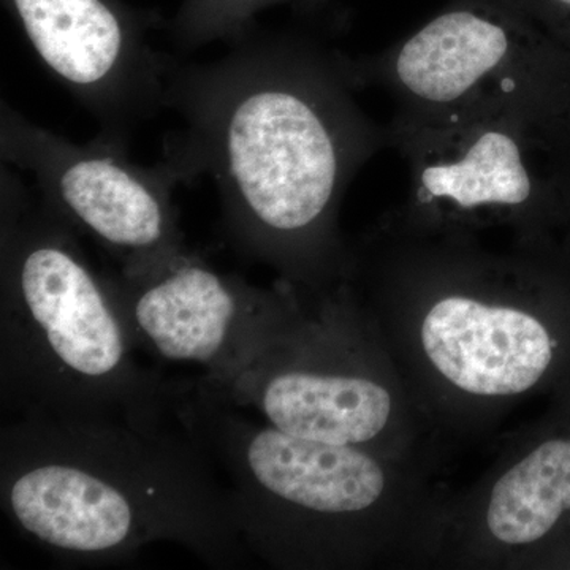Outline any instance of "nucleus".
Here are the masks:
<instances>
[{"mask_svg": "<svg viewBox=\"0 0 570 570\" xmlns=\"http://www.w3.org/2000/svg\"><path fill=\"white\" fill-rule=\"evenodd\" d=\"M209 62L171 59L164 108L178 115L165 163L209 176L239 253L285 284L341 268L335 224L354 176L389 142L356 102L354 61L299 37L250 29Z\"/></svg>", "mask_w": 570, "mask_h": 570, "instance_id": "f257e3e1", "label": "nucleus"}, {"mask_svg": "<svg viewBox=\"0 0 570 570\" xmlns=\"http://www.w3.org/2000/svg\"><path fill=\"white\" fill-rule=\"evenodd\" d=\"M0 505L66 561L111 564L156 542L216 569L246 561L227 490L179 425L18 417L0 433Z\"/></svg>", "mask_w": 570, "mask_h": 570, "instance_id": "f03ea898", "label": "nucleus"}, {"mask_svg": "<svg viewBox=\"0 0 570 570\" xmlns=\"http://www.w3.org/2000/svg\"><path fill=\"white\" fill-rule=\"evenodd\" d=\"M0 390L18 417L163 425L174 382L145 370L77 230L2 170Z\"/></svg>", "mask_w": 570, "mask_h": 570, "instance_id": "7ed1b4c3", "label": "nucleus"}, {"mask_svg": "<svg viewBox=\"0 0 570 570\" xmlns=\"http://www.w3.org/2000/svg\"><path fill=\"white\" fill-rule=\"evenodd\" d=\"M0 153L3 164L29 175L41 200L77 232L91 236L119 264V272L145 268L186 249L170 164L142 167L126 142L100 135L75 142L32 122L2 100Z\"/></svg>", "mask_w": 570, "mask_h": 570, "instance_id": "20e7f679", "label": "nucleus"}, {"mask_svg": "<svg viewBox=\"0 0 570 570\" xmlns=\"http://www.w3.org/2000/svg\"><path fill=\"white\" fill-rule=\"evenodd\" d=\"M520 85L438 121L392 122L389 142L407 164L412 217L441 227L517 223L551 204L546 153Z\"/></svg>", "mask_w": 570, "mask_h": 570, "instance_id": "39448f33", "label": "nucleus"}, {"mask_svg": "<svg viewBox=\"0 0 570 570\" xmlns=\"http://www.w3.org/2000/svg\"><path fill=\"white\" fill-rule=\"evenodd\" d=\"M107 283L135 348L200 366L194 381L204 387L230 382L292 328L284 294L225 275L187 249Z\"/></svg>", "mask_w": 570, "mask_h": 570, "instance_id": "423d86ee", "label": "nucleus"}, {"mask_svg": "<svg viewBox=\"0 0 570 570\" xmlns=\"http://www.w3.org/2000/svg\"><path fill=\"white\" fill-rule=\"evenodd\" d=\"M551 43L504 0H452L395 47L354 67L362 88L392 94L393 121H438L513 91Z\"/></svg>", "mask_w": 570, "mask_h": 570, "instance_id": "0eeeda50", "label": "nucleus"}, {"mask_svg": "<svg viewBox=\"0 0 570 570\" xmlns=\"http://www.w3.org/2000/svg\"><path fill=\"white\" fill-rule=\"evenodd\" d=\"M43 66L127 142L137 124L164 108L170 56L153 47L157 18L122 0H3Z\"/></svg>", "mask_w": 570, "mask_h": 570, "instance_id": "6e6552de", "label": "nucleus"}, {"mask_svg": "<svg viewBox=\"0 0 570 570\" xmlns=\"http://www.w3.org/2000/svg\"><path fill=\"white\" fill-rule=\"evenodd\" d=\"M194 384L236 407L258 412L284 433L325 444H367L392 415V396L384 385L311 363L299 352L294 354L284 335L227 384Z\"/></svg>", "mask_w": 570, "mask_h": 570, "instance_id": "1a4fd4ad", "label": "nucleus"}, {"mask_svg": "<svg viewBox=\"0 0 570 570\" xmlns=\"http://www.w3.org/2000/svg\"><path fill=\"white\" fill-rule=\"evenodd\" d=\"M420 335L439 373L471 395H520L538 384L553 358L554 343L539 318L469 295L436 299Z\"/></svg>", "mask_w": 570, "mask_h": 570, "instance_id": "9d476101", "label": "nucleus"}, {"mask_svg": "<svg viewBox=\"0 0 570 570\" xmlns=\"http://www.w3.org/2000/svg\"><path fill=\"white\" fill-rule=\"evenodd\" d=\"M570 510V441L543 442L494 483L487 524L499 542L527 546L546 538Z\"/></svg>", "mask_w": 570, "mask_h": 570, "instance_id": "9b49d317", "label": "nucleus"}, {"mask_svg": "<svg viewBox=\"0 0 570 570\" xmlns=\"http://www.w3.org/2000/svg\"><path fill=\"white\" fill-rule=\"evenodd\" d=\"M284 2L288 0H183L168 29L183 48L232 43L254 28L262 11Z\"/></svg>", "mask_w": 570, "mask_h": 570, "instance_id": "f8f14e48", "label": "nucleus"}, {"mask_svg": "<svg viewBox=\"0 0 570 570\" xmlns=\"http://www.w3.org/2000/svg\"><path fill=\"white\" fill-rule=\"evenodd\" d=\"M551 40L570 51V0H504Z\"/></svg>", "mask_w": 570, "mask_h": 570, "instance_id": "ddd939ff", "label": "nucleus"}]
</instances>
